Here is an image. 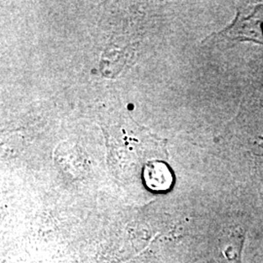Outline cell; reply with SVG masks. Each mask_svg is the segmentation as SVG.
I'll use <instances>...</instances> for the list:
<instances>
[{"label":"cell","instance_id":"6da1fadb","mask_svg":"<svg viewBox=\"0 0 263 263\" xmlns=\"http://www.w3.org/2000/svg\"><path fill=\"white\" fill-rule=\"evenodd\" d=\"M222 138L230 141L238 153L263 162V82L245 97Z\"/></svg>","mask_w":263,"mask_h":263},{"label":"cell","instance_id":"7a4b0ae2","mask_svg":"<svg viewBox=\"0 0 263 263\" xmlns=\"http://www.w3.org/2000/svg\"><path fill=\"white\" fill-rule=\"evenodd\" d=\"M143 180L146 186L153 191H166L172 186L174 177L165 163L154 161L147 164L143 170Z\"/></svg>","mask_w":263,"mask_h":263}]
</instances>
